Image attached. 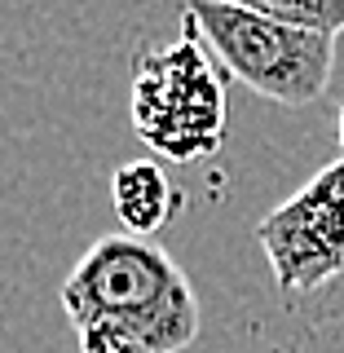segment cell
Wrapping results in <instances>:
<instances>
[{"label": "cell", "mask_w": 344, "mask_h": 353, "mask_svg": "<svg viewBox=\"0 0 344 353\" xmlns=\"http://www.w3.org/2000/svg\"><path fill=\"white\" fill-rule=\"evenodd\" d=\"M283 296L323 292L344 274V159L318 168L256 225Z\"/></svg>", "instance_id": "4"}, {"label": "cell", "mask_w": 344, "mask_h": 353, "mask_svg": "<svg viewBox=\"0 0 344 353\" xmlns=\"http://www.w3.org/2000/svg\"><path fill=\"white\" fill-rule=\"evenodd\" d=\"M75 336H80V353H154L137 331L119 323H88L75 327Z\"/></svg>", "instance_id": "7"}, {"label": "cell", "mask_w": 344, "mask_h": 353, "mask_svg": "<svg viewBox=\"0 0 344 353\" xmlns=\"http://www.w3.org/2000/svg\"><path fill=\"white\" fill-rule=\"evenodd\" d=\"M199 40V27L181 14V40L141 53L132 75V128L176 163L208 159L225 141V84Z\"/></svg>", "instance_id": "2"}, {"label": "cell", "mask_w": 344, "mask_h": 353, "mask_svg": "<svg viewBox=\"0 0 344 353\" xmlns=\"http://www.w3.org/2000/svg\"><path fill=\"white\" fill-rule=\"evenodd\" d=\"M181 14L216 49L221 66L252 93L279 106H309L327 93L336 71V36L287 27L221 0H185Z\"/></svg>", "instance_id": "3"}, {"label": "cell", "mask_w": 344, "mask_h": 353, "mask_svg": "<svg viewBox=\"0 0 344 353\" xmlns=\"http://www.w3.org/2000/svg\"><path fill=\"white\" fill-rule=\"evenodd\" d=\"M71 327L119 323L154 353H185L199 336V296L185 270L154 239L106 234L75 261L62 283Z\"/></svg>", "instance_id": "1"}, {"label": "cell", "mask_w": 344, "mask_h": 353, "mask_svg": "<svg viewBox=\"0 0 344 353\" xmlns=\"http://www.w3.org/2000/svg\"><path fill=\"white\" fill-rule=\"evenodd\" d=\"M110 203H115V216L124 221L128 234L150 239L172 221L181 194L172 190V181L163 176L159 163L132 159V163H119L110 172Z\"/></svg>", "instance_id": "5"}, {"label": "cell", "mask_w": 344, "mask_h": 353, "mask_svg": "<svg viewBox=\"0 0 344 353\" xmlns=\"http://www.w3.org/2000/svg\"><path fill=\"white\" fill-rule=\"evenodd\" d=\"M336 137H340V150H344V102H340V119H336Z\"/></svg>", "instance_id": "8"}, {"label": "cell", "mask_w": 344, "mask_h": 353, "mask_svg": "<svg viewBox=\"0 0 344 353\" xmlns=\"http://www.w3.org/2000/svg\"><path fill=\"white\" fill-rule=\"evenodd\" d=\"M221 5L252 9L261 18L287 22L301 31H318V36H340L344 31V0H221Z\"/></svg>", "instance_id": "6"}]
</instances>
